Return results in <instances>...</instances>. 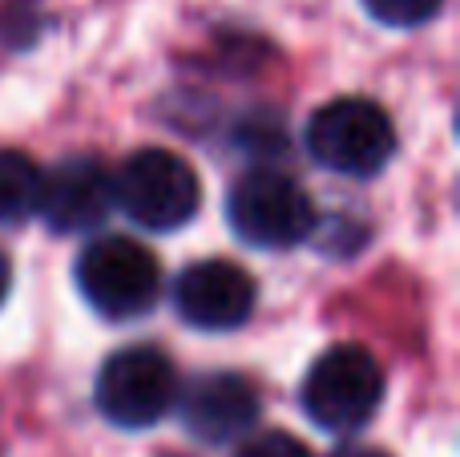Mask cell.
<instances>
[{"mask_svg":"<svg viewBox=\"0 0 460 457\" xmlns=\"http://www.w3.org/2000/svg\"><path fill=\"white\" fill-rule=\"evenodd\" d=\"M174 308L202 332H226L251 320L254 280L230 259H199L174 280Z\"/></svg>","mask_w":460,"mask_h":457,"instance_id":"52a82bcc","label":"cell"},{"mask_svg":"<svg viewBox=\"0 0 460 457\" xmlns=\"http://www.w3.org/2000/svg\"><path fill=\"white\" fill-rule=\"evenodd\" d=\"M93 401L110 426L150 429L178 401V372L170 356L154 345H129L102 364Z\"/></svg>","mask_w":460,"mask_h":457,"instance_id":"3957f363","label":"cell"},{"mask_svg":"<svg viewBox=\"0 0 460 457\" xmlns=\"http://www.w3.org/2000/svg\"><path fill=\"white\" fill-rule=\"evenodd\" d=\"M8 288H13V267H8V259L0 255V304H4Z\"/></svg>","mask_w":460,"mask_h":457,"instance_id":"5bb4252c","label":"cell"},{"mask_svg":"<svg viewBox=\"0 0 460 457\" xmlns=\"http://www.w3.org/2000/svg\"><path fill=\"white\" fill-rule=\"evenodd\" d=\"M162 457H182V453H162Z\"/></svg>","mask_w":460,"mask_h":457,"instance_id":"9a60e30c","label":"cell"},{"mask_svg":"<svg viewBox=\"0 0 460 457\" xmlns=\"http://www.w3.org/2000/svg\"><path fill=\"white\" fill-rule=\"evenodd\" d=\"M234 457H311V450L299 437L283 434V429H267V434L251 437Z\"/></svg>","mask_w":460,"mask_h":457,"instance_id":"7c38bea8","label":"cell"},{"mask_svg":"<svg viewBox=\"0 0 460 457\" xmlns=\"http://www.w3.org/2000/svg\"><path fill=\"white\" fill-rule=\"evenodd\" d=\"M226 219L243 243L279 251L307 239L315 227V207H311L307 191L283 170L254 166L230 186Z\"/></svg>","mask_w":460,"mask_h":457,"instance_id":"277c9868","label":"cell"},{"mask_svg":"<svg viewBox=\"0 0 460 457\" xmlns=\"http://www.w3.org/2000/svg\"><path fill=\"white\" fill-rule=\"evenodd\" d=\"M259 409L262 405L254 385L238 372H202L182 389L178 401L182 426L207 445H226L243 437L259 421Z\"/></svg>","mask_w":460,"mask_h":457,"instance_id":"9c48e42d","label":"cell"},{"mask_svg":"<svg viewBox=\"0 0 460 457\" xmlns=\"http://www.w3.org/2000/svg\"><path fill=\"white\" fill-rule=\"evenodd\" d=\"M332 457H388V453L376 450V445H343V450H335Z\"/></svg>","mask_w":460,"mask_h":457,"instance_id":"4fadbf2b","label":"cell"},{"mask_svg":"<svg viewBox=\"0 0 460 457\" xmlns=\"http://www.w3.org/2000/svg\"><path fill=\"white\" fill-rule=\"evenodd\" d=\"M77 288L89 308L110 320L146 316L158 300L162 272L158 259L126 235H102L77 259Z\"/></svg>","mask_w":460,"mask_h":457,"instance_id":"8992f818","label":"cell"},{"mask_svg":"<svg viewBox=\"0 0 460 457\" xmlns=\"http://www.w3.org/2000/svg\"><path fill=\"white\" fill-rule=\"evenodd\" d=\"M307 150L335 175L367 178L392 158L396 130L392 118L367 97H335L307 121Z\"/></svg>","mask_w":460,"mask_h":457,"instance_id":"5b68a950","label":"cell"},{"mask_svg":"<svg viewBox=\"0 0 460 457\" xmlns=\"http://www.w3.org/2000/svg\"><path fill=\"white\" fill-rule=\"evenodd\" d=\"M113 202L146 231H178L199 215L202 183L186 158L146 146L121 162L113 178Z\"/></svg>","mask_w":460,"mask_h":457,"instance_id":"7a4b0ae2","label":"cell"},{"mask_svg":"<svg viewBox=\"0 0 460 457\" xmlns=\"http://www.w3.org/2000/svg\"><path fill=\"white\" fill-rule=\"evenodd\" d=\"M445 0H364V8L388 29H416L440 13Z\"/></svg>","mask_w":460,"mask_h":457,"instance_id":"8fae6325","label":"cell"},{"mask_svg":"<svg viewBox=\"0 0 460 457\" xmlns=\"http://www.w3.org/2000/svg\"><path fill=\"white\" fill-rule=\"evenodd\" d=\"M113 207V178L89 154L65 158L49 175H40V194L32 215L45 219L49 231L73 235V231H93L105 223Z\"/></svg>","mask_w":460,"mask_h":457,"instance_id":"ba28073f","label":"cell"},{"mask_svg":"<svg viewBox=\"0 0 460 457\" xmlns=\"http://www.w3.org/2000/svg\"><path fill=\"white\" fill-rule=\"evenodd\" d=\"M40 166L21 150H0V223H21L37 211Z\"/></svg>","mask_w":460,"mask_h":457,"instance_id":"30bf717a","label":"cell"},{"mask_svg":"<svg viewBox=\"0 0 460 457\" xmlns=\"http://www.w3.org/2000/svg\"><path fill=\"white\" fill-rule=\"evenodd\" d=\"M303 413L327 434H356L384 401V372L359 345H332L303 377Z\"/></svg>","mask_w":460,"mask_h":457,"instance_id":"6da1fadb","label":"cell"}]
</instances>
